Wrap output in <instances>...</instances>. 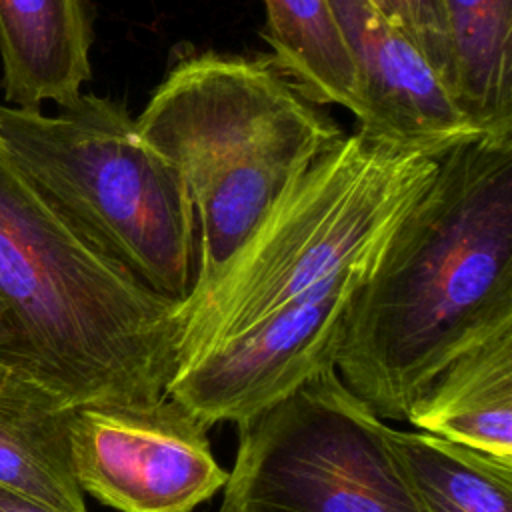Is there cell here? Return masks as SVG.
<instances>
[{"mask_svg":"<svg viewBox=\"0 0 512 512\" xmlns=\"http://www.w3.org/2000/svg\"><path fill=\"white\" fill-rule=\"evenodd\" d=\"M26 376L0 370V486L56 512H88L70 458V416Z\"/></svg>","mask_w":512,"mask_h":512,"instance_id":"11","label":"cell"},{"mask_svg":"<svg viewBox=\"0 0 512 512\" xmlns=\"http://www.w3.org/2000/svg\"><path fill=\"white\" fill-rule=\"evenodd\" d=\"M0 512H56V510L0 486Z\"/></svg>","mask_w":512,"mask_h":512,"instance_id":"17","label":"cell"},{"mask_svg":"<svg viewBox=\"0 0 512 512\" xmlns=\"http://www.w3.org/2000/svg\"><path fill=\"white\" fill-rule=\"evenodd\" d=\"M0 370L62 406H150L166 398L184 324L92 244L18 168L0 140Z\"/></svg>","mask_w":512,"mask_h":512,"instance_id":"2","label":"cell"},{"mask_svg":"<svg viewBox=\"0 0 512 512\" xmlns=\"http://www.w3.org/2000/svg\"><path fill=\"white\" fill-rule=\"evenodd\" d=\"M390 442L428 512H512V460L422 430Z\"/></svg>","mask_w":512,"mask_h":512,"instance_id":"15","label":"cell"},{"mask_svg":"<svg viewBox=\"0 0 512 512\" xmlns=\"http://www.w3.org/2000/svg\"><path fill=\"white\" fill-rule=\"evenodd\" d=\"M6 346V326H4V314H2V308H0V354Z\"/></svg>","mask_w":512,"mask_h":512,"instance_id":"19","label":"cell"},{"mask_svg":"<svg viewBox=\"0 0 512 512\" xmlns=\"http://www.w3.org/2000/svg\"><path fill=\"white\" fill-rule=\"evenodd\" d=\"M182 178L206 282L282 194L342 138L270 58L198 52L178 60L134 118Z\"/></svg>","mask_w":512,"mask_h":512,"instance_id":"3","label":"cell"},{"mask_svg":"<svg viewBox=\"0 0 512 512\" xmlns=\"http://www.w3.org/2000/svg\"><path fill=\"white\" fill-rule=\"evenodd\" d=\"M352 56L362 116L372 142L442 158L482 134L458 108L442 76L414 40L370 0H330Z\"/></svg>","mask_w":512,"mask_h":512,"instance_id":"9","label":"cell"},{"mask_svg":"<svg viewBox=\"0 0 512 512\" xmlns=\"http://www.w3.org/2000/svg\"><path fill=\"white\" fill-rule=\"evenodd\" d=\"M0 140L92 244L158 294H190L198 260L190 196L120 100L82 92L56 114L0 104Z\"/></svg>","mask_w":512,"mask_h":512,"instance_id":"5","label":"cell"},{"mask_svg":"<svg viewBox=\"0 0 512 512\" xmlns=\"http://www.w3.org/2000/svg\"><path fill=\"white\" fill-rule=\"evenodd\" d=\"M272 64L316 106L336 104L356 122L362 102L352 56L330 0H262Z\"/></svg>","mask_w":512,"mask_h":512,"instance_id":"14","label":"cell"},{"mask_svg":"<svg viewBox=\"0 0 512 512\" xmlns=\"http://www.w3.org/2000/svg\"><path fill=\"white\" fill-rule=\"evenodd\" d=\"M444 40V82L488 136H512V0H434Z\"/></svg>","mask_w":512,"mask_h":512,"instance_id":"13","label":"cell"},{"mask_svg":"<svg viewBox=\"0 0 512 512\" xmlns=\"http://www.w3.org/2000/svg\"><path fill=\"white\" fill-rule=\"evenodd\" d=\"M242 512H428L390 426L336 368L238 424L228 482Z\"/></svg>","mask_w":512,"mask_h":512,"instance_id":"6","label":"cell"},{"mask_svg":"<svg viewBox=\"0 0 512 512\" xmlns=\"http://www.w3.org/2000/svg\"><path fill=\"white\" fill-rule=\"evenodd\" d=\"M380 254L346 266L304 298L176 368L166 396L208 428L242 424L332 370L348 306Z\"/></svg>","mask_w":512,"mask_h":512,"instance_id":"7","label":"cell"},{"mask_svg":"<svg viewBox=\"0 0 512 512\" xmlns=\"http://www.w3.org/2000/svg\"><path fill=\"white\" fill-rule=\"evenodd\" d=\"M218 512H242L238 496L230 486H224V500H222Z\"/></svg>","mask_w":512,"mask_h":512,"instance_id":"18","label":"cell"},{"mask_svg":"<svg viewBox=\"0 0 512 512\" xmlns=\"http://www.w3.org/2000/svg\"><path fill=\"white\" fill-rule=\"evenodd\" d=\"M394 26L404 30L444 80L446 54L434 0H370ZM446 84V82H444ZM448 88V86H446Z\"/></svg>","mask_w":512,"mask_h":512,"instance_id":"16","label":"cell"},{"mask_svg":"<svg viewBox=\"0 0 512 512\" xmlns=\"http://www.w3.org/2000/svg\"><path fill=\"white\" fill-rule=\"evenodd\" d=\"M506 328L512 136H482L440 158L356 290L334 368L378 418L406 420L450 362Z\"/></svg>","mask_w":512,"mask_h":512,"instance_id":"1","label":"cell"},{"mask_svg":"<svg viewBox=\"0 0 512 512\" xmlns=\"http://www.w3.org/2000/svg\"><path fill=\"white\" fill-rule=\"evenodd\" d=\"M406 422L512 460V328L450 362L410 408Z\"/></svg>","mask_w":512,"mask_h":512,"instance_id":"12","label":"cell"},{"mask_svg":"<svg viewBox=\"0 0 512 512\" xmlns=\"http://www.w3.org/2000/svg\"><path fill=\"white\" fill-rule=\"evenodd\" d=\"M440 158L344 136L272 206L238 250L182 300L176 368L384 250L432 186Z\"/></svg>","mask_w":512,"mask_h":512,"instance_id":"4","label":"cell"},{"mask_svg":"<svg viewBox=\"0 0 512 512\" xmlns=\"http://www.w3.org/2000/svg\"><path fill=\"white\" fill-rule=\"evenodd\" d=\"M208 426L180 402L78 406L70 458L84 494L118 512H192L228 482Z\"/></svg>","mask_w":512,"mask_h":512,"instance_id":"8","label":"cell"},{"mask_svg":"<svg viewBox=\"0 0 512 512\" xmlns=\"http://www.w3.org/2000/svg\"><path fill=\"white\" fill-rule=\"evenodd\" d=\"M86 0H0L2 88L8 106H68L92 78Z\"/></svg>","mask_w":512,"mask_h":512,"instance_id":"10","label":"cell"}]
</instances>
